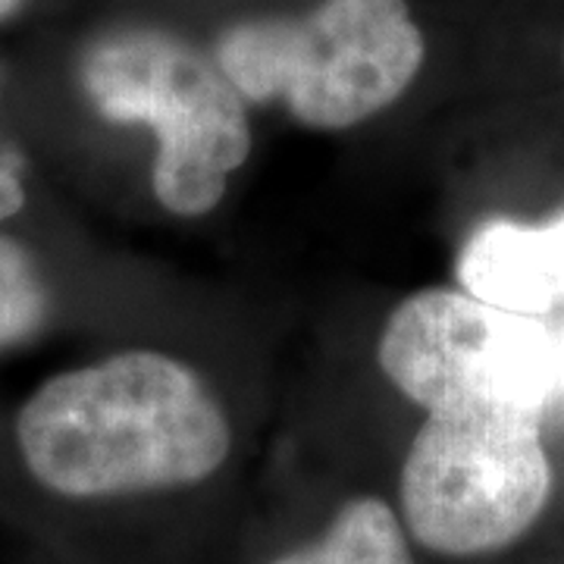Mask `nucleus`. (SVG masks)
Segmentation results:
<instances>
[{"instance_id":"f257e3e1","label":"nucleus","mask_w":564,"mask_h":564,"mask_svg":"<svg viewBox=\"0 0 564 564\" xmlns=\"http://www.w3.org/2000/svg\"><path fill=\"white\" fill-rule=\"evenodd\" d=\"M17 443L41 486L101 499L202 484L226 462L232 430L198 370L139 348L39 386Z\"/></svg>"},{"instance_id":"f03ea898","label":"nucleus","mask_w":564,"mask_h":564,"mask_svg":"<svg viewBox=\"0 0 564 564\" xmlns=\"http://www.w3.org/2000/svg\"><path fill=\"white\" fill-rule=\"evenodd\" d=\"M426 44L408 0H323L292 20L226 29L214 61L248 101H282L307 129H351L417 79Z\"/></svg>"},{"instance_id":"7ed1b4c3","label":"nucleus","mask_w":564,"mask_h":564,"mask_svg":"<svg viewBox=\"0 0 564 564\" xmlns=\"http://www.w3.org/2000/svg\"><path fill=\"white\" fill-rule=\"evenodd\" d=\"M82 85L104 120L151 126L154 195L180 217L210 214L251 154L245 98L217 61L158 29H126L82 61Z\"/></svg>"},{"instance_id":"20e7f679","label":"nucleus","mask_w":564,"mask_h":564,"mask_svg":"<svg viewBox=\"0 0 564 564\" xmlns=\"http://www.w3.org/2000/svg\"><path fill=\"white\" fill-rule=\"evenodd\" d=\"M552 496L543 414L455 408L426 414L402 467L408 533L440 555L518 543Z\"/></svg>"},{"instance_id":"39448f33","label":"nucleus","mask_w":564,"mask_h":564,"mask_svg":"<svg viewBox=\"0 0 564 564\" xmlns=\"http://www.w3.org/2000/svg\"><path fill=\"white\" fill-rule=\"evenodd\" d=\"M377 361L426 414L514 408L545 417L564 402V326L492 307L464 289L408 295L386 321Z\"/></svg>"},{"instance_id":"423d86ee","label":"nucleus","mask_w":564,"mask_h":564,"mask_svg":"<svg viewBox=\"0 0 564 564\" xmlns=\"http://www.w3.org/2000/svg\"><path fill=\"white\" fill-rule=\"evenodd\" d=\"M458 282L511 314L543 317L564 307V214L543 226L484 223L458 254Z\"/></svg>"},{"instance_id":"0eeeda50","label":"nucleus","mask_w":564,"mask_h":564,"mask_svg":"<svg viewBox=\"0 0 564 564\" xmlns=\"http://www.w3.org/2000/svg\"><path fill=\"white\" fill-rule=\"evenodd\" d=\"M270 564H414V555L392 505L361 496L339 508L321 540Z\"/></svg>"},{"instance_id":"6e6552de","label":"nucleus","mask_w":564,"mask_h":564,"mask_svg":"<svg viewBox=\"0 0 564 564\" xmlns=\"http://www.w3.org/2000/svg\"><path fill=\"white\" fill-rule=\"evenodd\" d=\"M51 307V292L35 258L10 236H0V348L29 339Z\"/></svg>"},{"instance_id":"1a4fd4ad","label":"nucleus","mask_w":564,"mask_h":564,"mask_svg":"<svg viewBox=\"0 0 564 564\" xmlns=\"http://www.w3.org/2000/svg\"><path fill=\"white\" fill-rule=\"evenodd\" d=\"M22 204H25V188L20 176L10 166H0V220L20 214Z\"/></svg>"},{"instance_id":"9d476101","label":"nucleus","mask_w":564,"mask_h":564,"mask_svg":"<svg viewBox=\"0 0 564 564\" xmlns=\"http://www.w3.org/2000/svg\"><path fill=\"white\" fill-rule=\"evenodd\" d=\"M20 7V0H0V20L7 17V13H13Z\"/></svg>"}]
</instances>
